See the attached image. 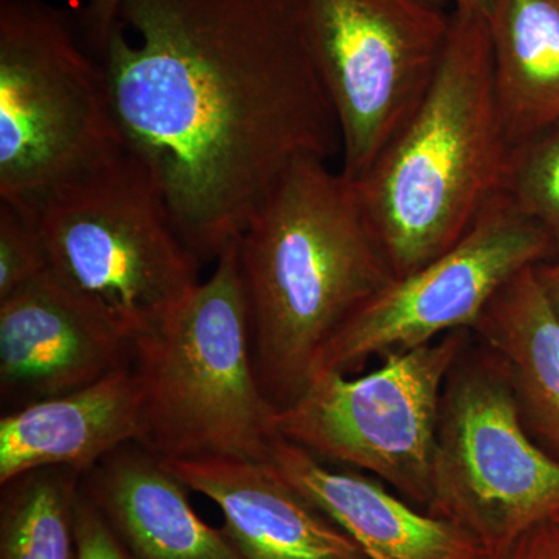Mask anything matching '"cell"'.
<instances>
[{
  "label": "cell",
  "mask_w": 559,
  "mask_h": 559,
  "mask_svg": "<svg viewBox=\"0 0 559 559\" xmlns=\"http://www.w3.org/2000/svg\"><path fill=\"white\" fill-rule=\"evenodd\" d=\"M98 60L127 148L200 261L290 168L341 148L301 0H121Z\"/></svg>",
  "instance_id": "6da1fadb"
},
{
  "label": "cell",
  "mask_w": 559,
  "mask_h": 559,
  "mask_svg": "<svg viewBox=\"0 0 559 559\" xmlns=\"http://www.w3.org/2000/svg\"><path fill=\"white\" fill-rule=\"evenodd\" d=\"M261 388L277 409L310 382L334 334L395 274L355 183L304 160L237 241Z\"/></svg>",
  "instance_id": "7a4b0ae2"
},
{
  "label": "cell",
  "mask_w": 559,
  "mask_h": 559,
  "mask_svg": "<svg viewBox=\"0 0 559 559\" xmlns=\"http://www.w3.org/2000/svg\"><path fill=\"white\" fill-rule=\"evenodd\" d=\"M510 151L487 17L455 9L425 100L369 170L352 180L395 277L462 240L502 191Z\"/></svg>",
  "instance_id": "3957f363"
},
{
  "label": "cell",
  "mask_w": 559,
  "mask_h": 559,
  "mask_svg": "<svg viewBox=\"0 0 559 559\" xmlns=\"http://www.w3.org/2000/svg\"><path fill=\"white\" fill-rule=\"evenodd\" d=\"M138 443L162 460H264L277 407L261 388L237 242L213 274L131 342Z\"/></svg>",
  "instance_id": "277c9868"
},
{
  "label": "cell",
  "mask_w": 559,
  "mask_h": 559,
  "mask_svg": "<svg viewBox=\"0 0 559 559\" xmlns=\"http://www.w3.org/2000/svg\"><path fill=\"white\" fill-rule=\"evenodd\" d=\"M28 210L51 277L131 342L201 283L200 260L130 150Z\"/></svg>",
  "instance_id": "5b68a950"
},
{
  "label": "cell",
  "mask_w": 559,
  "mask_h": 559,
  "mask_svg": "<svg viewBox=\"0 0 559 559\" xmlns=\"http://www.w3.org/2000/svg\"><path fill=\"white\" fill-rule=\"evenodd\" d=\"M127 150L76 17L47 0H0V201L33 209Z\"/></svg>",
  "instance_id": "8992f818"
},
{
  "label": "cell",
  "mask_w": 559,
  "mask_h": 559,
  "mask_svg": "<svg viewBox=\"0 0 559 559\" xmlns=\"http://www.w3.org/2000/svg\"><path fill=\"white\" fill-rule=\"evenodd\" d=\"M558 511L559 459L530 436L502 360L466 348L441 395L428 513L492 555Z\"/></svg>",
  "instance_id": "52a82bcc"
},
{
  "label": "cell",
  "mask_w": 559,
  "mask_h": 559,
  "mask_svg": "<svg viewBox=\"0 0 559 559\" xmlns=\"http://www.w3.org/2000/svg\"><path fill=\"white\" fill-rule=\"evenodd\" d=\"M469 341L468 330L452 331L389 353L362 377L318 371L299 399L277 411L275 429L314 457L369 473L428 511L441 395Z\"/></svg>",
  "instance_id": "ba28073f"
},
{
  "label": "cell",
  "mask_w": 559,
  "mask_h": 559,
  "mask_svg": "<svg viewBox=\"0 0 559 559\" xmlns=\"http://www.w3.org/2000/svg\"><path fill=\"white\" fill-rule=\"evenodd\" d=\"M344 157L359 179L425 100L451 16L432 0H301Z\"/></svg>",
  "instance_id": "9c48e42d"
},
{
  "label": "cell",
  "mask_w": 559,
  "mask_h": 559,
  "mask_svg": "<svg viewBox=\"0 0 559 559\" xmlns=\"http://www.w3.org/2000/svg\"><path fill=\"white\" fill-rule=\"evenodd\" d=\"M554 257L546 230L500 191L457 245L367 300L323 348L314 373L349 374L374 356L471 330L506 283Z\"/></svg>",
  "instance_id": "30bf717a"
},
{
  "label": "cell",
  "mask_w": 559,
  "mask_h": 559,
  "mask_svg": "<svg viewBox=\"0 0 559 559\" xmlns=\"http://www.w3.org/2000/svg\"><path fill=\"white\" fill-rule=\"evenodd\" d=\"M130 360V337L76 300L49 271L0 300L3 414L86 388Z\"/></svg>",
  "instance_id": "8fae6325"
},
{
  "label": "cell",
  "mask_w": 559,
  "mask_h": 559,
  "mask_svg": "<svg viewBox=\"0 0 559 559\" xmlns=\"http://www.w3.org/2000/svg\"><path fill=\"white\" fill-rule=\"evenodd\" d=\"M267 463L286 484L358 544L369 559H487L469 533L412 506L380 480L330 468L311 452L275 437Z\"/></svg>",
  "instance_id": "7c38bea8"
},
{
  "label": "cell",
  "mask_w": 559,
  "mask_h": 559,
  "mask_svg": "<svg viewBox=\"0 0 559 559\" xmlns=\"http://www.w3.org/2000/svg\"><path fill=\"white\" fill-rule=\"evenodd\" d=\"M212 500L245 559H369L344 530L286 484L266 460H164Z\"/></svg>",
  "instance_id": "4fadbf2b"
},
{
  "label": "cell",
  "mask_w": 559,
  "mask_h": 559,
  "mask_svg": "<svg viewBox=\"0 0 559 559\" xmlns=\"http://www.w3.org/2000/svg\"><path fill=\"white\" fill-rule=\"evenodd\" d=\"M81 489L131 559H245L223 527L198 516L164 460L135 441L84 473Z\"/></svg>",
  "instance_id": "5bb4252c"
},
{
  "label": "cell",
  "mask_w": 559,
  "mask_h": 559,
  "mask_svg": "<svg viewBox=\"0 0 559 559\" xmlns=\"http://www.w3.org/2000/svg\"><path fill=\"white\" fill-rule=\"evenodd\" d=\"M140 433L139 390L131 366L0 418V485L43 468L87 473Z\"/></svg>",
  "instance_id": "9a60e30c"
},
{
  "label": "cell",
  "mask_w": 559,
  "mask_h": 559,
  "mask_svg": "<svg viewBox=\"0 0 559 559\" xmlns=\"http://www.w3.org/2000/svg\"><path fill=\"white\" fill-rule=\"evenodd\" d=\"M533 267L500 288L471 331L502 360L530 436L559 459V319Z\"/></svg>",
  "instance_id": "2e32d148"
},
{
  "label": "cell",
  "mask_w": 559,
  "mask_h": 559,
  "mask_svg": "<svg viewBox=\"0 0 559 559\" xmlns=\"http://www.w3.org/2000/svg\"><path fill=\"white\" fill-rule=\"evenodd\" d=\"M487 21L500 124L513 150L559 123V0H492Z\"/></svg>",
  "instance_id": "e0dca14e"
},
{
  "label": "cell",
  "mask_w": 559,
  "mask_h": 559,
  "mask_svg": "<svg viewBox=\"0 0 559 559\" xmlns=\"http://www.w3.org/2000/svg\"><path fill=\"white\" fill-rule=\"evenodd\" d=\"M79 471L43 468L0 485V559H80Z\"/></svg>",
  "instance_id": "ac0fdd59"
},
{
  "label": "cell",
  "mask_w": 559,
  "mask_h": 559,
  "mask_svg": "<svg viewBox=\"0 0 559 559\" xmlns=\"http://www.w3.org/2000/svg\"><path fill=\"white\" fill-rule=\"evenodd\" d=\"M502 193L546 230L559 259V123L510 151Z\"/></svg>",
  "instance_id": "d6986e66"
},
{
  "label": "cell",
  "mask_w": 559,
  "mask_h": 559,
  "mask_svg": "<svg viewBox=\"0 0 559 559\" xmlns=\"http://www.w3.org/2000/svg\"><path fill=\"white\" fill-rule=\"evenodd\" d=\"M46 271L35 213L0 201V300Z\"/></svg>",
  "instance_id": "ffe728a7"
},
{
  "label": "cell",
  "mask_w": 559,
  "mask_h": 559,
  "mask_svg": "<svg viewBox=\"0 0 559 559\" xmlns=\"http://www.w3.org/2000/svg\"><path fill=\"white\" fill-rule=\"evenodd\" d=\"M76 540L80 559H131L83 489L76 503Z\"/></svg>",
  "instance_id": "44dd1931"
},
{
  "label": "cell",
  "mask_w": 559,
  "mask_h": 559,
  "mask_svg": "<svg viewBox=\"0 0 559 559\" xmlns=\"http://www.w3.org/2000/svg\"><path fill=\"white\" fill-rule=\"evenodd\" d=\"M121 0H83L76 22L80 35L87 49L100 57L108 43L110 32L116 27Z\"/></svg>",
  "instance_id": "7402d4cb"
},
{
  "label": "cell",
  "mask_w": 559,
  "mask_h": 559,
  "mask_svg": "<svg viewBox=\"0 0 559 559\" xmlns=\"http://www.w3.org/2000/svg\"><path fill=\"white\" fill-rule=\"evenodd\" d=\"M487 559H559V522L547 520Z\"/></svg>",
  "instance_id": "603a6c76"
},
{
  "label": "cell",
  "mask_w": 559,
  "mask_h": 559,
  "mask_svg": "<svg viewBox=\"0 0 559 559\" xmlns=\"http://www.w3.org/2000/svg\"><path fill=\"white\" fill-rule=\"evenodd\" d=\"M533 270L551 311L559 319V259L540 261Z\"/></svg>",
  "instance_id": "cb8c5ba5"
},
{
  "label": "cell",
  "mask_w": 559,
  "mask_h": 559,
  "mask_svg": "<svg viewBox=\"0 0 559 559\" xmlns=\"http://www.w3.org/2000/svg\"><path fill=\"white\" fill-rule=\"evenodd\" d=\"M454 2L455 9L480 14L484 17H488L492 7V0H454Z\"/></svg>",
  "instance_id": "d4e9b609"
},
{
  "label": "cell",
  "mask_w": 559,
  "mask_h": 559,
  "mask_svg": "<svg viewBox=\"0 0 559 559\" xmlns=\"http://www.w3.org/2000/svg\"><path fill=\"white\" fill-rule=\"evenodd\" d=\"M432 2L439 3V5H443L447 0H432Z\"/></svg>",
  "instance_id": "484cf974"
},
{
  "label": "cell",
  "mask_w": 559,
  "mask_h": 559,
  "mask_svg": "<svg viewBox=\"0 0 559 559\" xmlns=\"http://www.w3.org/2000/svg\"><path fill=\"white\" fill-rule=\"evenodd\" d=\"M551 520H555V521L559 522V511H558V513H557V514H555V516H554V518H551Z\"/></svg>",
  "instance_id": "4316f807"
}]
</instances>
